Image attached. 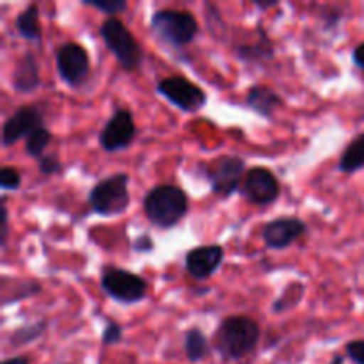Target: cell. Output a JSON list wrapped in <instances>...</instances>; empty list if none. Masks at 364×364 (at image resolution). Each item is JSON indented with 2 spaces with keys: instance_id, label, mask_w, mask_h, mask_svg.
Masks as SVG:
<instances>
[{
  "instance_id": "obj_23",
  "label": "cell",
  "mask_w": 364,
  "mask_h": 364,
  "mask_svg": "<svg viewBox=\"0 0 364 364\" xmlns=\"http://www.w3.org/2000/svg\"><path fill=\"white\" fill-rule=\"evenodd\" d=\"M84 6L92 7V9H98L105 14H112V18H116V14L124 13L128 9V4L124 0H84Z\"/></svg>"
},
{
  "instance_id": "obj_29",
  "label": "cell",
  "mask_w": 364,
  "mask_h": 364,
  "mask_svg": "<svg viewBox=\"0 0 364 364\" xmlns=\"http://www.w3.org/2000/svg\"><path fill=\"white\" fill-rule=\"evenodd\" d=\"M153 247H155V244H153L149 235H141V237H137L132 242V249L135 252H151Z\"/></svg>"
},
{
  "instance_id": "obj_33",
  "label": "cell",
  "mask_w": 364,
  "mask_h": 364,
  "mask_svg": "<svg viewBox=\"0 0 364 364\" xmlns=\"http://www.w3.org/2000/svg\"><path fill=\"white\" fill-rule=\"evenodd\" d=\"M329 364H345V355H341V354H336L333 358V361H331Z\"/></svg>"
},
{
  "instance_id": "obj_2",
  "label": "cell",
  "mask_w": 364,
  "mask_h": 364,
  "mask_svg": "<svg viewBox=\"0 0 364 364\" xmlns=\"http://www.w3.org/2000/svg\"><path fill=\"white\" fill-rule=\"evenodd\" d=\"M144 215L159 230L178 226L188 213V196L173 183L155 185L142 201Z\"/></svg>"
},
{
  "instance_id": "obj_13",
  "label": "cell",
  "mask_w": 364,
  "mask_h": 364,
  "mask_svg": "<svg viewBox=\"0 0 364 364\" xmlns=\"http://www.w3.org/2000/svg\"><path fill=\"white\" fill-rule=\"evenodd\" d=\"M308 226L299 217H279L267 223L262 230V238L265 245L272 251H283L291 244L304 237Z\"/></svg>"
},
{
  "instance_id": "obj_4",
  "label": "cell",
  "mask_w": 364,
  "mask_h": 364,
  "mask_svg": "<svg viewBox=\"0 0 364 364\" xmlns=\"http://www.w3.org/2000/svg\"><path fill=\"white\" fill-rule=\"evenodd\" d=\"M130 176L127 173H116L96 181L89 192V206L102 217L121 215L130 206Z\"/></svg>"
},
{
  "instance_id": "obj_25",
  "label": "cell",
  "mask_w": 364,
  "mask_h": 364,
  "mask_svg": "<svg viewBox=\"0 0 364 364\" xmlns=\"http://www.w3.org/2000/svg\"><path fill=\"white\" fill-rule=\"evenodd\" d=\"M39 164V173L45 174V176H53V174L63 173V164L59 162L55 155H43L38 160Z\"/></svg>"
},
{
  "instance_id": "obj_18",
  "label": "cell",
  "mask_w": 364,
  "mask_h": 364,
  "mask_svg": "<svg viewBox=\"0 0 364 364\" xmlns=\"http://www.w3.org/2000/svg\"><path fill=\"white\" fill-rule=\"evenodd\" d=\"M235 53L244 63H263V60H270L274 57V43L262 28V34H259V39H256V45H242L240 43L235 48Z\"/></svg>"
},
{
  "instance_id": "obj_3",
  "label": "cell",
  "mask_w": 364,
  "mask_h": 364,
  "mask_svg": "<svg viewBox=\"0 0 364 364\" xmlns=\"http://www.w3.org/2000/svg\"><path fill=\"white\" fill-rule=\"evenodd\" d=\"M153 34L173 48H185L196 39L199 23L191 11L159 9L149 20Z\"/></svg>"
},
{
  "instance_id": "obj_20",
  "label": "cell",
  "mask_w": 364,
  "mask_h": 364,
  "mask_svg": "<svg viewBox=\"0 0 364 364\" xmlns=\"http://www.w3.org/2000/svg\"><path fill=\"white\" fill-rule=\"evenodd\" d=\"M338 169L347 174L358 173V171L364 169V132L359 134L358 137L352 139L347 144V148L343 149Z\"/></svg>"
},
{
  "instance_id": "obj_9",
  "label": "cell",
  "mask_w": 364,
  "mask_h": 364,
  "mask_svg": "<svg viewBox=\"0 0 364 364\" xmlns=\"http://www.w3.org/2000/svg\"><path fill=\"white\" fill-rule=\"evenodd\" d=\"M156 92L185 114H196L206 105V92L185 77H166L156 82Z\"/></svg>"
},
{
  "instance_id": "obj_12",
  "label": "cell",
  "mask_w": 364,
  "mask_h": 364,
  "mask_svg": "<svg viewBox=\"0 0 364 364\" xmlns=\"http://www.w3.org/2000/svg\"><path fill=\"white\" fill-rule=\"evenodd\" d=\"M45 127V114L38 105H21L11 114L2 127V144L11 146L27 139L38 128Z\"/></svg>"
},
{
  "instance_id": "obj_8",
  "label": "cell",
  "mask_w": 364,
  "mask_h": 364,
  "mask_svg": "<svg viewBox=\"0 0 364 364\" xmlns=\"http://www.w3.org/2000/svg\"><path fill=\"white\" fill-rule=\"evenodd\" d=\"M55 70L68 87H80L91 73L87 50L75 41H66L55 50Z\"/></svg>"
},
{
  "instance_id": "obj_16",
  "label": "cell",
  "mask_w": 364,
  "mask_h": 364,
  "mask_svg": "<svg viewBox=\"0 0 364 364\" xmlns=\"http://www.w3.org/2000/svg\"><path fill=\"white\" fill-rule=\"evenodd\" d=\"M41 85L39 64L31 52L20 57L13 70V89L20 95H28Z\"/></svg>"
},
{
  "instance_id": "obj_7",
  "label": "cell",
  "mask_w": 364,
  "mask_h": 364,
  "mask_svg": "<svg viewBox=\"0 0 364 364\" xmlns=\"http://www.w3.org/2000/svg\"><path fill=\"white\" fill-rule=\"evenodd\" d=\"M245 160L237 155H220L208 162L203 174L208 180L210 188L219 198H230L235 192H240L245 176Z\"/></svg>"
},
{
  "instance_id": "obj_27",
  "label": "cell",
  "mask_w": 364,
  "mask_h": 364,
  "mask_svg": "<svg viewBox=\"0 0 364 364\" xmlns=\"http://www.w3.org/2000/svg\"><path fill=\"white\" fill-rule=\"evenodd\" d=\"M345 352L354 364H364V340L348 341Z\"/></svg>"
},
{
  "instance_id": "obj_11",
  "label": "cell",
  "mask_w": 364,
  "mask_h": 364,
  "mask_svg": "<svg viewBox=\"0 0 364 364\" xmlns=\"http://www.w3.org/2000/svg\"><path fill=\"white\" fill-rule=\"evenodd\" d=\"M135 134H137V128H135L134 114L130 109L119 107L114 110L110 119L100 132L98 142L103 151L117 153L127 149L134 142Z\"/></svg>"
},
{
  "instance_id": "obj_6",
  "label": "cell",
  "mask_w": 364,
  "mask_h": 364,
  "mask_svg": "<svg viewBox=\"0 0 364 364\" xmlns=\"http://www.w3.org/2000/svg\"><path fill=\"white\" fill-rule=\"evenodd\" d=\"M100 287L119 304H139L148 295V281L144 277L114 265L103 267Z\"/></svg>"
},
{
  "instance_id": "obj_22",
  "label": "cell",
  "mask_w": 364,
  "mask_h": 364,
  "mask_svg": "<svg viewBox=\"0 0 364 364\" xmlns=\"http://www.w3.org/2000/svg\"><path fill=\"white\" fill-rule=\"evenodd\" d=\"M46 331V320H38L34 323H28V326L20 327V329L14 331L9 338V343L13 347H21V345L32 343V341L38 340L43 333Z\"/></svg>"
},
{
  "instance_id": "obj_21",
  "label": "cell",
  "mask_w": 364,
  "mask_h": 364,
  "mask_svg": "<svg viewBox=\"0 0 364 364\" xmlns=\"http://www.w3.org/2000/svg\"><path fill=\"white\" fill-rule=\"evenodd\" d=\"M52 141V132L48 128L41 127L38 130L32 132L27 139H25V153L32 159L39 160L43 156V151L46 149V146Z\"/></svg>"
},
{
  "instance_id": "obj_28",
  "label": "cell",
  "mask_w": 364,
  "mask_h": 364,
  "mask_svg": "<svg viewBox=\"0 0 364 364\" xmlns=\"http://www.w3.org/2000/svg\"><path fill=\"white\" fill-rule=\"evenodd\" d=\"M0 247H6L7 242V233H9V213H7V203L6 198H2V203H0Z\"/></svg>"
},
{
  "instance_id": "obj_19",
  "label": "cell",
  "mask_w": 364,
  "mask_h": 364,
  "mask_svg": "<svg viewBox=\"0 0 364 364\" xmlns=\"http://www.w3.org/2000/svg\"><path fill=\"white\" fill-rule=\"evenodd\" d=\"M183 350L188 361L199 363L208 358L210 352H212V347H210V341L206 338V334L199 327H191V329L185 331Z\"/></svg>"
},
{
  "instance_id": "obj_14",
  "label": "cell",
  "mask_w": 364,
  "mask_h": 364,
  "mask_svg": "<svg viewBox=\"0 0 364 364\" xmlns=\"http://www.w3.org/2000/svg\"><path fill=\"white\" fill-rule=\"evenodd\" d=\"M224 262V247L219 244L199 245L185 255V270L191 277L205 281L219 270Z\"/></svg>"
},
{
  "instance_id": "obj_24",
  "label": "cell",
  "mask_w": 364,
  "mask_h": 364,
  "mask_svg": "<svg viewBox=\"0 0 364 364\" xmlns=\"http://www.w3.org/2000/svg\"><path fill=\"white\" fill-rule=\"evenodd\" d=\"M21 185V174L16 167L4 166L0 169V187L2 191H18Z\"/></svg>"
},
{
  "instance_id": "obj_15",
  "label": "cell",
  "mask_w": 364,
  "mask_h": 364,
  "mask_svg": "<svg viewBox=\"0 0 364 364\" xmlns=\"http://www.w3.org/2000/svg\"><path fill=\"white\" fill-rule=\"evenodd\" d=\"M245 105L258 116L272 119L274 114L284 105V100L281 98L279 92H276L269 85L255 84L249 87L247 96H245Z\"/></svg>"
},
{
  "instance_id": "obj_1",
  "label": "cell",
  "mask_w": 364,
  "mask_h": 364,
  "mask_svg": "<svg viewBox=\"0 0 364 364\" xmlns=\"http://www.w3.org/2000/svg\"><path fill=\"white\" fill-rule=\"evenodd\" d=\"M259 338L262 329L256 320L251 316L233 315L224 318L217 327L213 347L226 361H238L256 350Z\"/></svg>"
},
{
  "instance_id": "obj_32",
  "label": "cell",
  "mask_w": 364,
  "mask_h": 364,
  "mask_svg": "<svg viewBox=\"0 0 364 364\" xmlns=\"http://www.w3.org/2000/svg\"><path fill=\"white\" fill-rule=\"evenodd\" d=\"M2 364H31V363H28V359L23 358V355H18V358L6 359V361H2Z\"/></svg>"
},
{
  "instance_id": "obj_26",
  "label": "cell",
  "mask_w": 364,
  "mask_h": 364,
  "mask_svg": "<svg viewBox=\"0 0 364 364\" xmlns=\"http://www.w3.org/2000/svg\"><path fill=\"white\" fill-rule=\"evenodd\" d=\"M121 340H123V327L117 322H112V320L107 322L105 329H103L102 333V343L109 347V345L119 343Z\"/></svg>"
},
{
  "instance_id": "obj_31",
  "label": "cell",
  "mask_w": 364,
  "mask_h": 364,
  "mask_svg": "<svg viewBox=\"0 0 364 364\" xmlns=\"http://www.w3.org/2000/svg\"><path fill=\"white\" fill-rule=\"evenodd\" d=\"M255 6L258 7V9H262V11H267V9H270V7H276V6H279V2H262V0H255Z\"/></svg>"
},
{
  "instance_id": "obj_30",
  "label": "cell",
  "mask_w": 364,
  "mask_h": 364,
  "mask_svg": "<svg viewBox=\"0 0 364 364\" xmlns=\"http://www.w3.org/2000/svg\"><path fill=\"white\" fill-rule=\"evenodd\" d=\"M352 60H354L355 66L364 70V41L359 43L354 48V52H352Z\"/></svg>"
},
{
  "instance_id": "obj_10",
  "label": "cell",
  "mask_w": 364,
  "mask_h": 364,
  "mask_svg": "<svg viewBox=\"0 0 364 364\" xmlns=\"http://www.w3.org/2000/svg\"><path fill=\"white\" fill-rule=\"evenodd\" d=\"M240 194L251 205L269 206L276 203L277 198L281 196V183L269 167L256 166L247 169V173H245Z\"/></svg>"
},
{
  "instance_id": "obj_5",
  "label": "cell",
  "mask_w": 364,
  "mask_h": 364,
  "mask_svg": "<svg viewBox=\"0 0 364 364\" xmlns=\"http://www.w3.org/2000/svg\"><path fill=\"white\" fill-rule=\"evenodd\" d=\"M100 36L124 71H137L141 68L144 59L142 48L123 21L112 16L107 18L100 25Z\"/></svg>"
},
{
  "instance_id": "obj_17",
  "label": "cell",
  "mask_w": 364,
  "mask_h": 364,
  "mask_svg": "<svg viewBox=\"0 0 364 364\" xmlns=\"http://www.w3.org/2000/svg\"><path fill=\"white\" fill-rule=\"evenodd\" d=\"M14 28L18 36L23 38L25 41L38 43L43 39L41 23H39V6L38 4H28L23 11L14 20Z\"/></svg>"
}]
</instances>
